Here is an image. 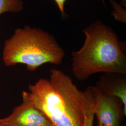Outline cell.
<instances>
[{
    "instance_id": "obj_8",
    "label": "cell",
    "mask_w": 126,
    "mask_h": 126,
    "mask_svg": "<svg viewBox=\"0 0 126 126\" xmlns=\"http://www.w3.org/2000/svg\"><path fill=\"white\" fill-rule=\"evenodd\" d=\"M23 8L22 0H0V15L6 12L17 13Z\"/></svg>"
},
{
    "instance_id": "obj_1",
    "label": "cell",
    "mask_w": 126,
    "mask_h": 126,
    "mask_svg": "<svg viewBox=\"0 0 126 126\" xmlns=\"http://www.w3.org/2000/svg\"><path fill=\"white\" fill-rule=\"evenodd\" d=\"M29 98L53 126H83L86 105L84 92L66 73L50 71L49 79L41 78L30 84Z\"/></svg>"
},
{
    "instance_id": "obj_11",
    "label": "cell",
    "mask_w": 126,
    "mask_h": 126,
    "mask_svg": "<svg viewBox=\"0 0 126 126\" xmlns=\"http://www.w3.org/2000/svg\"><path fill=\"white\" fill-rule=\"evenodd\" d=\"M121 4L123 7H126V0H121Z\"/></svg>"
},
{
    "instance_id": "obj_14",
    "label": "cell",
    "mask_w": 126,
    "mask_h": 126,
    "mask_svg": "<svg viewBox=\"0 0 126 126\" xmlns=\"http://www.w3.org/2000/svg\"></svg>"
},
{
    "instance_id": "obj_12",
    "label": "cell",
    "mask_w": 126,
    "mask_h": 126,
    "mask_svg": "<svg viewBox=\"0 0 126 126\" xmlns=\"http://www.w3.org/2000/svg\"><path fill=\"white\" fill-rule=\"evenodd\" d=\"M98 126H105V125H102V124H100V123H98Z\"/></svg>"
},
{
    "instance_id": "obj_6",
    "label": "cell",
    "mask_w": 126,
    "mask_h": 126,
    "mask_svg": "<svg viewBox=\"0 0 126 126\" xmlns=\"http://www.w3.org/2000/svg\"><path fill=\"white\" fill-rule=\"evenodd\" d=\"M104 94L119 98L123 104L126 115V75L117 73H104L96 86Z\"/></svg>"
},
{
    "instance_id": "obj_4",
    "label": "cell",
    "mask_w": 126,
    "mask_h": 126,
    "mask_svg": "<svg viewBox=\"0 0 126 126\" xmlns=\"http://www.w3.org/2000/svg\"><path fill=\"white\" fill-rule=\"evenodd\" d=\"M0 122L6 126H53L24 91L22 93V102L14 108L8 116L0 119Z\"/></svg>"
},
{
    "instance_id": "obj_13",
    "label": "cell",
    "mask_w": 126,
    "mask_h": 126,
    "mask_svg": "<svg viewBox=\"0 0 126 126\" xmlns=\"http://www.w3.org/2000/svg\"><path fill=\"white\" fill-rule=\"evenodd\" d=\"M0 126H5V125H3V124H2V123H0Z\"/></svg>"
},
{
    "instance_id": "obj_3",
    "label": "cell",
    "mask_w": 126,
    "mask_h": 126,
    "mask_svg": "<svg viewBox=\"0 0 126 126\" xmlns=\"http://www.w3.org/2000/svg\"><path fill=\"white\" fill-rule=\"evenodd\" d=\"M64 56L65 51L54 36L29 25L15 30L12 36L5 41L2 52L6 66L23 64L31 72L46 63L59 65Z\"/></svg>"
},
{
    "instance_id": "obj_5",
    "label": "cell",
    "mask_w": 126,
    "mask_h": 126,
    "mask_svg": "<svg viewBox=\"0 0 126 126\" xmlns=\"http://www.w3.org/2000/svg\"><path fill=\"white\" fill-rule=\"evenodd\" d=\"M95 100V115L98 123L106 126H120L125 117L123 104L119 98L103 94L92 86Z\"/></svg>"
},
{
    "instance_id": "obj_10",
    "label": "cell",
    "mask_w": 126,
    "mask_h": 126,
    "mask_svg": "<svg viewBox=\"0 0 126 126\" xmlns=\"http://www.w3.org/2000/svg\"><path fill=\"white\" fill-rule=\"evenodd\" d=\"M61 13L62 18L65 19L68 16L64 11V4L66 0H54Z\"/></svg>"
},
{
    "instance_id": "obj_7",
    "label": "cell",
    "mask_w": 126,
    "mask_h": 126,
    "mask_svg": "<svg viewBox=\"0 0 126 126\" xmlns=\"http://www.w3.org/2000/svg\"><path fill=\"white\" fill-rule=\"evenodd\" d=\"M86 110L83 126H93L95 116V100L92 86H89L84 92Z\"/></svg>"
},
{
    "instance_id": "obj_2",
    "label": "cell",
    "mask_w": 126,
    "mask_h": 126,
    "mask_svg": "<svg viewBox=\"0 0 126 126\" xmlns=\"http://www.w3.org/2000/svg\"><path fill=\"white\" fill-rule=\"evenodd\" d=\"M86 38L81 49L72 51V69L80 81L99 72L126 75V57L112 28L97 21L83 31Z\"/></svg>"
},
{
    "instance_id": "obj_9",
    "label": "cell",
    "mask_w": 126,
    "mask_h": 126,
    "mask_svg": "<svg viewBox=\"0 0 126 126\" xmlns=\"http://www.w3.org/2000/svg\"><path fill=\"white\" fill-rule=\"evenodd\" d=\"M110 1L114 9L112 12V15L114 16V19L120 22L126 23V8L124 9L121 5L114 0H110Z\"/></svg>"
}]
</instances>
